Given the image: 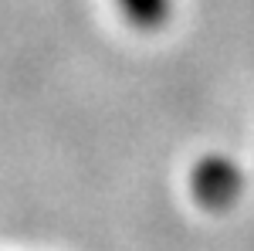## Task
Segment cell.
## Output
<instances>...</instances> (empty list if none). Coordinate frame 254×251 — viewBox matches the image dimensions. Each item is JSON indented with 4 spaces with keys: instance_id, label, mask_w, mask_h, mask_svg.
<instances>
[{
    "instance_id": "7a4b0ae2",
    "label": "cell",
    "mask_w": 254,
    "mask_h": 251,
    "mask_svg": "<svg viewBox=\"0 0 254 251\" xmlns=\"http://www.w3.org/2000/svg\"><path fill=\"white\" fill-rule=\"evenodd\" d=\"M119 3H122V14L136 27H156L166 20L170 10V0H119Z\"/></svg>"
},
{
    "instance_id": "6da1fadb",
    "label": "cell",
    "mask_w": 254,
    "mask_h": 251,
    "mask_svg": "<svg viewBox=\"0 0 254 251\" xmlns=\"http://www.w3.org/2000/svg\"><path fill=\"white\" fill-rule=\"evenodd\" d=\"M190 190H193L196 204L207 211H224L231 207L241 193V170L224 156H207L200 160L190 173Z\"/></svg>"
}]
</instances>
